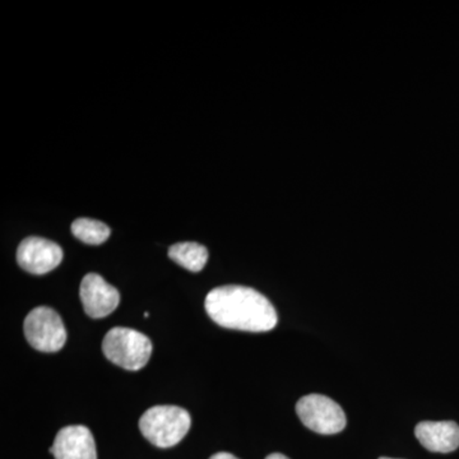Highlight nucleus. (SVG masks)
Wrapping results in <instances>:
<instances>
[{
  "label": "nucleus",
  "mask_w": 459,
  "mask_h": 459,
  "mask_svg": "<svg viewBox=\"0 0 459 459\" xmlns=\"http://www.w3.org/2000/svg\"><path fill=\"white\" fill-rule=\"evenodd\" d=\"M205 312L223 328L268 332L276 327L277 313L265 296L246 286L217 287L208 292Z\"/></svg>",
  "instance_id": "1"
},
{
  "label": "nucleus",
  "mask_w": 459,
  "mask_h": 459,
  "mask_svg": "<svg viewBox=\"0 0 459 459\" xmlns=\"http://www.w3.org/2000/svg\"><path fill=\"white\" fill-rule=\"evenodd\" d=\"M192 419L178 406H155L140 420V430L148 442L159 448H171L188 434Z\"/></svg>",
  "instance_id": "2"
},
{
  "label": "nucleus",
  "mask_w": 459,
  "mask_h": 459,
  "mask_svg": "<svg viewBox=\"0 0 459 459\" xmlns=\"http://www.w3.org/2000/svg\"><path fill=\"white\" fill-rule=\"evenodd\" d=\"M108 360L126 370L137 371L146 367L152 353L150 338L131 328L110 329L102 341Z\"/></svg>",
  "instance_id": "3"
},
{
  "label": "nucleus",
  "mask_w": 459,
  "mask_h": 459,
  "mask_svg": "<svg viewBox=\"0 0 459 459\" xmlns=\"http://www.w3.org/2000/svg\"><path fill=\"white\" fill-rule=\"evenodd\" d=\"M26 340L40 352H57L65 347V323L56 310L39 307L31 310L23 323Z\"/></svg>",
  "instance_id": "4"
},
{
  "label": "nucleus",
  "mask_w": 459,
  "mask_h": 459,
  "mask_svg": "<svg viewBox=\"0 0 459 459\" xmlns=\"http://www.w3.org/2000/svg\"><path fill=\"white\" fill-rule=\"evenodd\" d=\"M296 413L305 427L318 434H338L346 428L343 410L325 395H305L296 404Z\"/></svg>",
  "instance_id": "5"
},
{
  "label": "nucleus",
  "mask_w": 459,
  "mask_h": 459,
  "mask_svg": "<svg viewBox=\"0 0 459 459\" xmlns=\"http://www.w3.org/2000/svg\"><path fill=\"white\" fill-rule=\"evenodd\" d=\"M62 261V247L54 241L48 240V238H26L18 247V264L29 273H49V272L56 270Z\"/></svg>",
  "instance_id": "6"
},
{
  "label": "nucleus",
  "mask_w": 459,
  "mask_h": 459,
  "mask_svg": "<svg viewBox=\"0 0 459 459\" xmlns=\"http://www.w3.org/2000/svg\"><path fill=\"white\" fill-rule=\"evenodd\" d=\"M80 296L84 312L93 319L105 318L119 307V291L98 273L83 277Z\"/></svg>",
  "instance_id": "7"
},
{
  "label": "nucleus",
  "mask_w": 459,
  "mask_h": 459,
  "mask_svg": "<svg viewBox=\"0 0 459 459\" xmlns=\"http://www.w3.org/2000/svg\"><path fill=\"white\" fill-rule=\"evenodd\" d=\"M56 459H98L95 439L82 425L63 428L50 448Z\"/></svg>",
  "instance_id": "8"
},
{
  "label": "nucleus",
  "mask_w": 459,
  "mask_h": 459,
  "mask_svg": "<svg viewBox=\"0 0 459 459\" xmlns=\"http://www.w3.org/2000/svg\"><path fill=\"white\" fill-rule=\"evenodd\" d=\"M421 446L435 453H451L459 446V427L455 421H422L415 429Z\"/></svg>",
  "instance_id": "9"
},
{
  "label": "nucleus",
  "mask_w": 459,
  "mask_h": 459,
  "mask_svg": "<svg viewBox=\"0 0 459 459\" xmlns=\"http://www.w3.org/2000/svg\"><path fill=\"white\" fill-rule=\"evenodd\" d=\"M169 256L190 272H201L208 261L207 247L202 244L186 241V243L174 244L169 249Z\"/></svg>",
  "instance_id": "10"
},
{
  "label": "nucleus",
  "mask_w": 459,
  "mask_h": 459,
  "mask_svg": "<svg viewBox=\"0 0 459 459\" xmlns=\"http://www.w3.org/2000/svg\"><path fill=\"white\" fill-rule=\"evenodd\" d=\"M72 232L78 240L89 246H100L110 237V229L98 220L78 219L72 223Z\"/></svg>",
  "instance_id": "11"
},
{
  "label": "nucleus",
  "mask_w": 459,
  "mask_h": 459,
  "mask_svg": "<svg viewBox=\"0 0 459 459\" xmlns=\"http://www.w3.org/2000/svg\"><path fill=\"white\" fill-rule=\"evenodd\" d=\"M210 459H238L235 457V455H230V453L221 452V453H216V455H213L212 457Z\"/></svg>",
  "instance_id": "12"
},
{
  "label": "nucleus",
  "mask_w": 459,
  "mask_h": 459,
  "mask_svg": "<svg viewBox=\"0 0 459 459\" xmlns=\"http://www.w3.org/2000/svg\"><path fill=\"white\" fill-rule=\"evenodd\" d=\"M265 459H290L286 455H281V453H273V455H268Z\"/></svg>",
  "instance_id": "13"
},
{
  "label": "nucleus",
  "mask_w": 459,
  "mask_h": 459,
  "mask_svg": "<svg viewBox=\"0 0 459 459\" xmlns=\"http://www.w3.org/2000/svg\"><path fill=\"white\" fill-rule=\"evenodd\" d=\"M379 459H394V458H386V457H382V458H379Z\"/></svg>",
  "instance_id": "14"
}]
</instances>
